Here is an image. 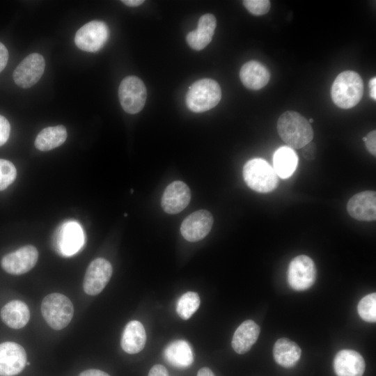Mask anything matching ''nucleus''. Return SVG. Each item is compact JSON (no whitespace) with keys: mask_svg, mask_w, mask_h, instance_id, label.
Masks as SVG:
<instances>
[{"mask_svg":"<svg viewBox=\"0 0 376 376\" xmlns=\"http://www.w3.org/2000/svg\"><path fill=\"white\" fill-rule=\"evenodd\" d=\"M298 157L294 149L288 146L278 148L273 155V169L281 178L290 177L297 169Z\"/></svg>","mask_w":376,"mask_h":376,"instance_id":"393cba45","label":"nucleus"},{"mask_svg":"<svg viewBox=\"0 0 376 376\" xmlns=\"http://www.w3.org/2000/svg\"><path fill=\"white\" fill-rule=\"evenodd\" d=\"M365 368L363 357L352 350L339 351L334 359V370L337 376H363Z\"/></svg>","mask_w":376,"mask_h":376,"instance_id":"f3484780","label":"nucleus"},{"mask_svg":"<svg viewBox=\"0 0 376 376\" xmlns=\"http://www.w3.org/2000/svg\"><path fill=\"white\" fill-rule=\"evenodd\" d=\"M122 2L130 7H136L142 4L144 1L143 0H123Z\"/></svg>","mask_w":376,"mask_h":376,"instance_id":"58836bf2","label":"nucleus"},{"mask_svg":"<svg viewBox=\"0 0 376 376\" xmlns=\"http://www.w3.org/2000/svg\"><path fill=\"white\" fill-rule=\"evenodd\" d=\"M148 376H169L167 369L162 365L156 364L149 371Z\"/></svg>","mask_w":376,"mask_h":376,"instance_id":"72a5a7b5","label":"nucleus"},{"mask_svg":"<svg viewBox=\"0 0 376 376\" xmlns=\"http://www.w3.org/2000/svg\"><path fill=\"white\" fill-rule=\"evenodd\" d=\"M41 313L47 324L55 330L68 325L74 315V306L70 299L61 293H52L44 297Z\"/></svg>","mask_w":376,"mask_h":376,"instance_id":"39448f33","label":"nucleus"},{"mask_svg":"<svg viewBox=\"0 0 376 376\" xmlns=\"http://www.w3.org/2000/svg\"><path fill=\"white\" fill-rule=\"evenodd\" d=\"M16 176L17 170L14 164L8 160L0 159V191L12 184Z\"/></svg>","mask_w":376,"mask_h":376,"instance_id":"c85d7f7f","label":"nucleus"},{"mask_svg":"<svg viewBox=\"0 0 376 376\" xmlns=\"http://www.w3.org/2000/svg\"><path fill=\"white\" fill-rule=\"evenodd\" d=\"M112 272V266L107 260L97 258L91 261L83 281L84 292L89 295L100 293L109 281Z\"/></svg>","mask_w":376,"mask_h":376,"instance_id":"9d476101","label":"nucleus"},{"mask_svg":"<svg viewBox=\"0 0 376 376\" xmlns=\"http://www.w3.org/2000/svg\"><path fill=\"white\" fill-rule=\"evenodd\" d=\"M243 4L249 12L256 16L267 13L271 7L269 0H244Z\"/></svg>","mask_w":376,"mask_h":376,"instance_id":"c756f323","label":"nucleus"},{"mask_svg":"<svg viewBox=\"0 0 376 376\" xmlns=\"http://www.w3.org/2000/svg\"><path fill=\"white\" fill-rule=\"evenodd\" d=\"M357 311L360 318L368 322L376 321V294L370 293L364 296L359 302Z\"/></svg>","mask_w":376,"mask_h":376,"instance_id":"cd10ccee","label":"nucleus"},{"mask_svg":"<svg viewBox=\"0 0 376 376\" xmlns=\"http://www.w3.org/2000/svg\"><path fill=\"white\" fill-rule=\"evenodd\" d=\"M146 342V334L143 324L137 320L129 322L122 334V349L128 354H136L143 349Z\"/></svg>","mask_w":376,"mask_h":376,"instance_id":"412c9836","label":"nucleus"},{"mask_svg":"<svg viewBox=\"0 0 376 376\" xmlns=\"http://www.w3.org/2000/svg\"><path fill=\"white\" fill-rule=\"evenodd\" d=\"M68 136L63 125L47 127L42 130L36 136L35 146L39 150L48 151L62 145Z\"/></svg>","mask_w":376,"mask_h":376,"instance_id":"a878e982","label":"nucleus"},{"mask_svg":"<svg viewBox=\"0 0 376 376\" xmlns=\"http://www.w3.org/2000/svg\"><path fill=\"white\" fill-rule=\"evenodd\" d=\"M316 148L313 143H309L303 147V155L308 160H313L315 157Z\"/></svg>","mask_w":376,"mask_h":376,"instance_id":"473e14b6","label":"nucleus"},{"mask_svg":"<svg viewBox=\"0 0 376 376\" xmlns=\"http://www.w3.org/2000/svg\"><path fill=\"white\" fill-rule=\"evenodd\" d=\"M214 218L206 210H199L189 214L182 222L180 233L187 241L196 242L203 239L210 231Z\"/></svg>","mask_w":376,"mask_h":376,"instance_id":"ddd939ff","label":"nucleus"},{"mask_svg":"<svg viewBox=\"0 0 376 376\" xmlns=\"http://www.w3.org/2000/svg\"><path fill=\"white\" fill-rule=\"evenodd\" d=\"M363 93V80L352 70L340 72L334 79L331 89L334 103L345 109L355 107L361 100Z\"/></svg>","mask_w":376,"mask_h":376,"instance_id":"f03ea898","label":"nucleus"},{"mask_svg":"<svg viewBox=\"0 0 376 376\" xmlns=\"http://www.w3.org/2000/svg\"><path fill=\"white\" fill-rule=\"evenodd\" d=\"M79 376H110L107 373L97 369H88L81 372Z\"/></svg>","mask_w":376,"mask_h":376,"instance_id":"c9c22d12","label":"nucleus"},{"mask_svg":"<svg viewBox=\"0 0 376 376\" xmlns=\"http://www.w3.org/2000/svg\"><path fill=\"white\" fill-rule=\"evenodd\" d=\"M240 78L246 88L251 90H259L268 84L270 73L263 64L253 60L245 63L242 66Z\"/></svg>","mask_w":376,"mask_h":376,"instance_id":"6ab92c4d","label":"nucleus"},{"mask_svg":"<svg viewBox=\"0 0 376 376\" xmlns=\"http://www.w3.org/2000/svg\"><path fill=\"white\" fill-rule=\"evenodd\" d=\"M221 98L219 84L211 79L196 81L189 88L186 104L191 111L200 113L216 107Z\"/></svg>","mask_w":376,"mask_h":376,"instance_id":"7ed1b4c3","label":"nucleus"},{"mask_svg":"<svg viewBox=\"0 0 376 376\" xmlns=\"http://www.w3.org/2000/svg\"><path fill=\"white\" fill-rule=\"evenodd\" d=\"M277 131L281 139L292 149L302 148L313 138V130L308 120L294 111H287L280 116Z\"/></svg>","mask_w":376,"mask_h":376,"instance_id":"f257e3e1","label":"nucleus"},{"mask_svg":"<svg viewBox=\"0 0 376 376\" xmlns=\"http://www.w3.org/2000/svg\"><path fill=\"white\" fill-rule=\"evenodd\" d=\"M26 363L24 347L14 342L0 344V376H14L20 373Z\"/></svg>","mask_w":376,"mask_h":376,"instance_id":"4468645a","label":"nucleus"},{"mask_svg":"<svg viewBox=\"0 0 376 376\" xmlns=\"http://www.w3.org/2000/svg\"><path fill=\"white\" fill-rule=\"evenodd\" d=\"M45 68V61L41 54H30L15 69L13 72L14 81L21 88H30L41 78Z\"/></svg>","mask_w":376,"mask_h":376,"instance_id":"9b49d317","label":"nucleus"},{"mask_svg":"<svg viewBox=\"0 0 376 376\" xmlns=\"http://www.w3.org/2000/svg\"><path fill=\"white\" fill-rule=\"evenodd\" d=\"M243 178L247 186L259 193H268L279 184L278 176L269 164L262 158H253L243 167Z\"/></svg>","mask_w":376,"mask_h":376,"instance_id":"20e7f679","label":"nucleus"},{"mask_svg":"<svg viewBox=\"0 0 376 376\" xmlns=\"http://www.w3.org/2000/svg\"><path fill=\"white\" fill-rule=\"evenodd\" d=\"M10 125L8 120L0 115V146L6 143L9 138Z\"/></svg>","mask_w":376,"mask_h":376,"instance_id":"7c9ffc66","label":"nucleus"},{"mask_svg":"<svg viewBox=\"0 0 376 376\" xmlns=\"http://www.w3.org/2000/svg\"><path fill=\"white\" fill-rule=\"evenodd\" d=\"M308 122H309V123H313V118H310Z\"/></svg>","mask_w":376,"mask_h":376,"instance_id":"ea45409f","label":"nucleus"},{"mask_svg":"<svg viewBox=\"0 0 376 376\" xmlns=\"http://www.w3.org/2000/svg\"><path fill=\"white\" fill-rule=\"evenodd\" d=\"M217 27V20L212 14L202 15L198 22L197 29L190 31L186 40L188 45L195 50L204 49L212 40Z\"/></svg>","mask_w":376,"mask_h":376,"instance_id":"a211bd4d","label":"nucleus"},{"mask_svg":"<svg viewBox=\"0 0 376 376\" xmlns=\"http://www.w3.org/2000/svg\"><path fill=\"white\" fill-rule=\"evenodd\" d=\"M118 97L125 112L137 113L143 108L146 101L147 91L145 84L136 76L126 77L120 84Z\"/></svg>","mask_w":376,"mask_h":376,"instance_id":"423d86ee","label":"nucleus"},{"mask_svg":"<svg viewBox=\"0 0 376 376\" xmlns=\"http://www.w3.org/2000/svg\"><path fill=\"white\" fill-rule=\"evenodd\" d=\"M363 139V141L365 142V141H366V136H364V137H363V139Z\"/></svg>","mask_w":376,"mask_h":376,"instance_id":"a19ab883","label":"nucleus"},{"mask_svg":"<svg viewBox=\"0 0 376 376\" xmlns=\"http://www.w3.org/2000/svg\"><path fill=\"white\" fill-rule=\"evenodd\" d=\"M38 258L37 249L33 245H26L4 256L1 264L8 274L20 275L30 271Z\"/></svg>","mask_w":376,"mask_h":376,"instance_id":"f8f14e48","label":"nucleus"},{"mask_svg":"<svg viewBox=\"0 0 376 376\" xmlns=\"http://www.w3.org/2000/svg\"><path fill=\"white\" fill-rule=\"evenodd\" d=\"M365 145L368 152L373 156L376 155V131L373 130L366 135Z\"/></svg>","mask_w":376,"mask_h":376,"instance_id":"2f4dec72","label":"nucleus"},{"mask_svg":"<svg viewBox=\"0 0 376 376\" xmlns=\"http://www.w3.org/2000/svg\"><path fill=\"white\" fill-rule=\"evenodd\" d=\"M197 376H215V375L209 368L203 367L198 370L197 373Z\"/></svg>","mask_w":376,"mask_h":376,"instance_id":"4c0bfd02","label":"nucleus"},{"mask_svg":"<svg viewBox=\"0 0 376 376\" xmlns=\"http://www.w3.org/2000/svg\"><path fill=\"white\" fill-rule=\"evenodd\" d=\"M200 302V297L196 292H187L178 300L176 312L182 320H188L198 310Z\"/></svg>","mask_w":376,"mask_h":376,"instance_id":"bb28decb","label":"nucleus"},{"mask_svg":"<svg viewBox=\"0 0 376 376\" xmlns=\"http://www.w3.org/2000/svg\"><path fill=\"white\" fill-rule=\"evenodd\" d=\"M1 317L7 326L17 329L27 324L30 319V311L24 301L12 300L1 308Z\"/></svg>","mask_w":376,"mask_h":376,"instance_id":"4be33fe9","label":"nucleus"},{"mask_svg":"<svg viewBox=\"0 0 376 376\" xmlns=\"http://www.w3.org/2000/svg\"><path fill=\"white\" fill-rule=\"evenodd\" d=\"M109 30L102 21L93 20L82 26L76 33L75 42L77 47L88 52H96L107 42Z\"/></svg>","mask_w":376,"mask_h":376,"instance_id":"6e6552de","label":"nucleus"},{"mask_svg":"<svg viewBox=\"0 0 376 376\" xmlns=\"http://www.w3.org/2000/svg\"><path fill=\"white\" fill-rule=\"evenodd\" d=\"M370 86V97L375 100H376V77H373L369 81Z\"/></svg>","mask_w":376,"mask_h":376,"instance_id":"e433bc0d","label":"nucleus"},{"mask_svg":"<svg viewBox=\"0 0 376 376\" xmlns=\"http://www.w3.org/2000/svg\"><path fill=\"white\" fill-rule=\"evenodd\" d=\"M301 350L299 345L286 338L278 339L273 347L275 361L282 367L292 368L301 357Z\"/></svg>","mask_w":376,"mask_h":376,"instance_id":"b1692460","label":"nucleus"},{"mask_svg":"<svg viewBox=\"0 0 376 376\" xmlns=\"http://www.w3.org/2000/svg\"><path fill=\"white\" fill-rule=\"evenodd\" d=\"M191 191L182 181H174L165 189L161 200V206L164 212L175 214L182 211L189 203Z\"/></svg>","mask_w":376,"mask_h":376,"instance_id":"2eb2a0df","label":"nucleus"},{"mask_svg":"<svg viewBox=\"0 0 376 376\" xmlns=\"http://www.w3.org/2000/svg\"><path fill=\"white\" fill-rule=\"evenodd\" d=\"M164 354L166 361L175 368H187L194 361V354L191 347L184 340H177L171 343L165 348Z\"/></svg>","mask_w":376,"mask_h":376,"instance_id":"5701e85b","label":"nucleus"},{"mask_svg":"<svg viewBox=\"0 0 376 376\" xmlns=\"http://www.w3.org/2000/svg\"><path fill=\"white\" fill-rule=\"evenodd\" d=\"M26 365H28V366H29V365H30V363L26 362Z\"/></svg>","mask_w":376,"mask_h":376,"instance_id":"79ce46f5","label":"nucleus"},{"mask_svg":"<svg viewBox=\"0 0 376 376\" xmlns=\"http://www.w3.org/2000/svg\"><path fill=\"white\" fill-rule=\"evenodd\" d=\"M316 276V267L310 257L299 255L290 261L288 269V282L293 290H308L315 283Z\"/></svg>","mask_w":376,"mask_h":376,"instance_id":"0eeeda50","label":"nucleus"},{"mask_svg":"<svg viewBox=\"0 0 376 376\" xmlns=\"http://www.w3.org/2000/svg\"><path fill=\"white\" fill-rule=\"evenodd\" d=\"M8 61V52L5 45L0 42V72L5 68Z\"/></svg>","mask_w":376,"mask_h":376,"instance_id":"f704fd0d","label":"nucleus"},{"mask_svg":"<svg viewBox=\"0 0 376 376\" xmlns=\"http://www.w3.org/2000/svg\"><path fill=\"white\" fill-rule=\"evenodd\" d=\"M347 211L359 221H372L376 219V193L364 191L354 194L347 202Z\"/></svg>","mask_w":376,"mask_h":376,"instance_id":"dca6fc26","label":"nucleus"},{"mask_svg":"<svg viewBox=\"0 0 376 376\" xmlns=\"http://www.w3.org/2000/svg\"><path fill=\"white\" fill-rule=\"evenodd\" d=\"M84 244V234L80 226L73 221L63 224L56 230L53 237L55 251L62 256L76 253Z\"/></svg>","mask_w":376,"mask_h":376,"instance_id":"1a4fd4ad","label":"nucleus"},{"mask_svg":"<svg viewBox=\"0 0 376 376\" xmlns=\"http://www.w3.org/2000/svg\"><path fill=\"white\" fill-rule=\"evenodd\" d=\"M260 332V327L253 320L244 321L235 330L232 338V347L240 354L249 352L256 342Z\"/></svg>","mask_w":376,"mask_h":376,"instance_id":"aec40b11","label":"nucleus"}]
</instances>
